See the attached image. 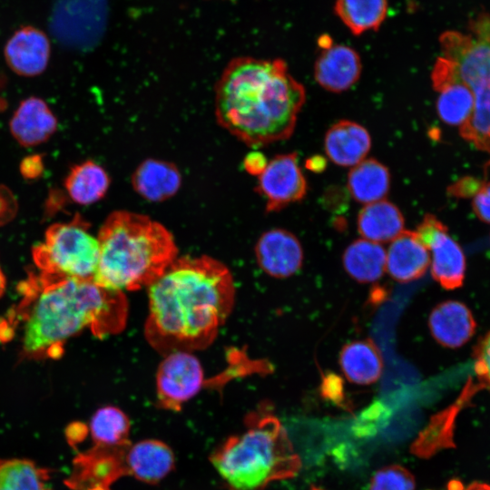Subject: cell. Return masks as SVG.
<instances>
[{"label":"cell","instance_id":"obj_1","mask_svg":"<svg viewBox=\"0 0 490 490\" xmlns=\"http://www.w3.org/2000/svg\"><path fill=\"white\" fill-rule=\"evenodd\" d=\"M147 289L145 338L163 356L209 347L235 301L230 271L207 256L177 258Z\"/></svg>","mask_w":490,"mask_h":490},{"label":"cell","instance_id":"obj_2","mask_svg":"<svg viewBox=\"0 0 490 490\" xmlns=\"http://www.w3.org/2000/svg\"><path fill=\"white\" fill-rule=\"evenodd\" d=\"M306 91L281 59L230 61L215 87L220 127L250 147L286 140L294 132Z\"/></svg>","mask_w":490,"mask_h":490},{"label":"cell","instance_id":"obj_3","mask_svg":"<svg viewBox=\"0 0 490 490\" xmlns=\"http://www.w3.org/2000/svg\"><path fill=\"white\" fill-rule=\"evenodd\" d=\"M34 292L23 327V351L27 356H58L68 338L84 328L97 338L123 330L128 317L124 292L93 280L43 275Z\"/></svg>","mask_w":490,"mask_h":490},{"label":"cell","instance_id":"obj_4","mask_svg":"<svg viewBox=\"0 0 490 490\" xmlns=\"http://www.w3.org/2000/svg\"><path fill=\"white\" fill-rule=\"evenodd\" d=\"M93 281L106 289L133 291L155 282L178 258L172 234L149 216L115 211L102 224Z\"/></svg>","mask_w":490,"mask_h":490},{"label":"cell","instance_id":"obj_5","mask_svg":"<svg viewBox=\"0 0 490 490\" xmlns=\"http://www.w3.org/2000/svg\"><path fill=\"white\" fill-rule=\"evenodd\" d=\"M246 428L227 438L211 462L230 490H263L269 484L293 477L301 462L285 428L268 409L251 412Z\"/></svg>","mask_w":490,"mask_h":490},{"label":"cell","instance_id":"obj_6","mask_svg":"<svg viewBox=\"0 0 490 490\" xmlns=\"http://www.w3.org/2000/svg\"><path fill=\"white\" fill-rule=\"evenodd\" d=\"M100 255L97 237L79 215L68 223L48 228L44 240L33 250L34 260L44 275L93 280Z\"/></svg>","mask_w":490,"mask_h":490},{"label":"cell","instance_id":"obj_7","mask_svg":"<svg viewBox=\"0 0 490 490\" xmlns=\"http://www.w3.org/2000/svg\"><path fill=\"white\" fill-rule=\"evenodd\" d=\"M442 57L453 67L457 78L471 89L490 80V13L473 17L467 32L447 31L439 38Z\"/></svg>","mask_w":490,"mask_h":490},{"label":"cell","instance_id":"obj_8","mask_svg":"<svg viewBox=\"0 0 490 490\" xmlns=\"http://www.w3.org/2000/svg\"><path fill=\"white\" fill-rule=\"evenodd\" d=\"M71 476L65 484L73 490H111L123 476H135L132 443L119 446L93 445L73 462Z\"/></svg>","mask_w":490,"mask_h":490},{"label":"cell","instance_id":"obj_9","mask_svg":"<svg viewBox=\"0 0 490 490\" xmlns=\"http://www.w3.org/2000/svg\"><path fill=\"white\" fill-rule=\"evenodd\" d=\"M205 385L198 358L189 351L164 355L156 373V398L165 410L180 411Z\"/></svg>","mask_w":490,"mask_h":490},{"label":"cell","instance_id":"obj_10","mask_svg":"<svg viewBox=\"0 0 490 490\" xmlns=\"http://www.w3.org/2000/svg\"><path fill=\"white\" fill-rule=\"evenodd\" d=\"M419 241L431 252V275L446 289L463 285L466 256L447 233V227L432 214H426L415 230Z\"/></svg>","mask_w":490,"mask_h":490},{"label":"cell","instance_id":"obj_11","mask_svg":"<svg viewBox=\"0 0 490 490\" xmlns=\"http://www.w3.org/2000/svg\"><path fill=\"white\" fill-rule=\"evenodd\" d=\"M255 191L266 201V211L275 212L300 201L308 191V184L296 152L276 155L258 176Z\"/></svg>","mask_w":490,"mask_h":490},{"label":"cell","instance_id":"obj_12","mask_svg":"<svg viewBox=\"0 0 490 490\" xmlns=\"http://www.w3.org/2000/svg\"><path fill=\"white\" fill-rule=\"evenodd\" d=\"M255 256L260 269L278 279L294 275L300 270L304 259L299 240L283 229L262 233L255 245Z\"/></svg>","mask_w":490,"mask_h":490},{"label":"cell","instance_id":"obj_13","mask_svg":"<svg viewBox=\"0 0 490 490\" xmlns=\"http://www.w3.org/2000/svg\"><path fill=\"white\" fill-rule=\"evenodd\" d=\"M50 42L46 34L34 26H24L16 31L5 47L8 66L22 76L42 74L49 62Z\"/></svg>","mask_w":490,"mask_h":490},{"label":"cell","instance_id":"obj_14","mask_svg":"<svg viewBox=\"0 0 490 490\" xmlns=\"http://www.w3.org/2000/svg\"><path fill=\"white\" fill-rule=\"evenodd\" d=\"M362 70L358 54L346 45L323 49L314 65L317 83L331 93H342L359 79Z\"/></svg>","mask_w":490,"mask_h":490},{"label":"cell","instance_id":"obj_15","mask_svg":"<svg viewBox=\"0 0 490 490\" xmlns=\"http://www.w3.org/2000/svg\"><path fill=\"white\" fill-rule=\"evenodd\" d=\"M428 327L438 344L456 348L474 336L476 322L466 305L456 300H447L436 305L430 312Z\"/></svg>","mask_w":490,"mask_h":490},{"label":"cell","instance_id":"obj_16","mask_svg":"<svg viewBox=\"0 0 490 490\" xmlns=\"http://www.w3.org/2000/svg\"><path fill=\"white\" fill-rule=\"evenodd\" d=\"M430 252L419 241L416 231L404 230L386 252V270L391 278L407 283L422 278L430 266Z\"/></svg>","mask_w":490,"mask_h":490},{"label":"cell","instance_id":"obj_17","mask_svg":"<svg viewBox=\"0 0 490 490\" xmlns=\"http://www.w3.org/2000/svg\"><path fill=\"white\" fill-rule=\"evenodd\" d=\"M324 148L334 163L353 167L365 160L371 148V137L367 129L358 122L341 120L327 131Z\"/></svg>","mask_w":490,"mask_h":490},{"label":"cell","instance_id":"obj_18","mask_svg":"<svg viewBox=\"0 0 490 490\" xmlns=\"http://www.w3.org/2000/svg\"><path fill=\"white\" fill-rule=\"evenodd\" d=\"M9 126L12 135L21 145L34 146L54 133L57 120L44 101L29 97L21 102Z\"/></svg>","mask_w":490,"mask_h":490},{"label":"cell","instance_id":"obj_19","mask_svg":"<svg viewBox=\"0 0 490 490\" xmlns=\"http://www.w3.org/2000/svg\"><path fill=\"white\" fill-rule=\"evenodd\" d=\"M181 184L175 164L162 160L146 159L132 175L133 190L144 200L161 202L174 196Z\"/></svg>","mask_w":490,"mask_h":490},{"label":"cell","instance_id":"obj_20","mask_svg":"<svg viewBox=\"0 0 490 490\" xmlns=\"http://www.w3.org/2000/svg\"><path fill=\"white\" fill-rule=\"evenodd\" d=\"M481 388L478 383L469 377L456 401L432 417L429 426L416 442V452L422 456H429L441 448L455 446L453 430L456 417Z\"/></svg>","mask_w":490,"mask_h":490},{"label":"cell","instance_id":"obj_21","mask_svg":"<svg viewBox=\"0 0 490 490\" xmlns=\"http://www.w3.org/2000/svg\"><path fill=\"white\" fill-rule=\"evenodd\" d=\"M338 361L346 378L358 385L377 382L384 368L380 350L368 338L346 344L341 348Z\"/></svg>","mask_w":490,"mask_h":490},{"label":"cell","instance_id":"obj_22","mask_svg":"<svg viewBox=\"0 0 490 490\" xmlns=\"http://www.w3.org/2000/svg\"><path fill=\"white\" fill-rule=\"evenodd\" d=\"M357 224L364 239L381 243L397 237L404 230L405 220L400 210L384 199L366 204L358 212Z\"/></svg>","mask_w":490,"mask_h":490},{"label":"cell","instance_id":"obj_23","mask_svg":"<svg viewBox=\"0 0 490 490\" xmlns=\"http://www.w3.org/2000/svg\"><path fill=\"white\" fill-rule=\"evenodd\" d=\"M390 173L376 159H365L348 175V190L358 202L368 204L384 200L390 189Z\"/></svg>","mask_w":490,"mask_h":490},{"label":"cell","instance_id":"obj_24","mask_svg":"<svg viewBox=\"0 0 490 490\" xmlns=\"http://www.w3.org/2000/svg\"><path fill=\"white\" fill-rule=\"evenodd\" d=\"M347 273L361 283L379 279L386 270V250L377 242L359 239L351 242L342 255Z\"/></svg>","mask_w":490,"mask_h":490},{"label":"cell","instance_id":"obj_25","mask_svg":"<svg viewBox=\"0 0 490 490\" xmlns=\"http://www.w3.org/2000/svg\"><path fill=\"white\" fill-rule=\"evenodd\" d=\"M111 183L107 172L97 162L87 160L74 165L64 186L70 198L80 205H90L102 200Z\"/></svg>","mask_w":490,"mask_h":490},{"label":"cell","instance_id":"obj_26","mask_svg":"<svg viewBox=\"0 0 490 490\" xmlns=\"http://www.w3.org/2000/svg\"><path fill=\"white\" fill-rule=\"evenodd\" d=\"M51 470L25 458L0 459V490H53Z\"/></svg>","mask_w":490,"mask_h":490},{"label":"cell","instance_id":"obj_27","mask_svg":"<svg viewBox=\"0 0 490 490\" xmlns=\"http://www.w3.org/2000/svg\"><path fill=\"white\" fill-rule=\"evenodd\" d=\"M387 0H336L335 12L356 35L377 30L384 21Z\"/></svg>","mask_w":490,"mask_h":490},{"label":"cell","instance_id":"obj_28","mask_svg":"<svg viewBox=\"0 0 490 490\" xmlns=\"http://www.w3.org/2000/svg\"><path fill=\"white\" fill-rule=\"evenodd\" d=\"M131 423L127 415L113 406H105L93 415L89 432L93 445L119 446L129 443Z\"/></svg>","mask_w":490,"mask_h":490},{"label":"cell","instance_id":"obj_29","mask_svg":"<svg viewBox=\"0 0 490 490\" xmlns=\"http://www.w3.org/2000/svg\"><path fill=\"white\" fill-rule=\"evenodd\" d=\"M475 104L469 119L460 126L461 136L478 149L490 152V80L472 88Z\"/></svg>","mask_w":490,"mask_h":490},{"label":"cell","instance_id":"obj_30","mask_svg":"<svg viewBox=\"0 0 490 490\" xmlns=\"http://www.w3.org/2000/svg\"><path fill=\"white\" fill-rule=\"evenodd\" d=\"M438 93L436 112L440 119L449 125H463L474 109L475 96L472 89L459 81Z\"/></svg>","mask_w":490,"mask_h":490},{"label":"cell","instance_id":"obj_31","mask_svg":"<svg viewBox=\"0 0 490 490\" xmlns=\"http://www.w3.org/2000/svg\"><path fill=\"white\" fill-rule=\"evenodd\" d=\"M369 490H415V478L399 465L387 466L374 474Z\"/></svg>","mask_w":490,"mask_h":490},{"label":"cell","instance_id":"obj_32","mask_svg":"<svg viewBox=\"0 0 490 490\" xmlns=\"http://www.w3.org/2000/svg\"><path fill=\"white\" fill-rule=\"evenodd\" d=\"M473 358L478 384L490 391V330L475 346Z\"/></svg>","mask_w":490,"mask_h":490},{"label":"cell","instance_id":"obj_33","mask_svg":"<svg viewBox=\"0 0 490 490\" xmlns=\"http://www.w3.org/2000/svg\"><path fill=\"white\" fill-rule=\"evenodd\" d=\"M320 393L328 400L336 404L342 403L344 393L341 378L333 373L325 375L320 385Z\"/></svg>","mask_w":490,"mask_h":490},{"label":"cell","instance_id":"obj_34","mask_svg":"<svg viewBox=\"0 0 490 490\" xmlns=\"http://www.w3.org/2000/svg\"><path fill=\"white\" fill-rule=\"evenodd\" d=\"M472 207L479 220L490 223V181L485 182L474 196Z\"/></svg>","mask_w":490,"mask_h":490},{"label":"cell","instance_id":"obj_35","mask_svg":"<svg viewBox=\"0 0 490 490\" xmlns=\"http://www.w3.org/2000/svg\"><path fill=\"white\" fill-rule=\"evenodd\" d=\"M484 183L485 181H482L477 178L466 177L450 185L447 189V192L451 196L458 198L474 197Z\"/></svg>","mask_w":490,"mask_h":490},{"label":"cell","instance_id":"obj_36","mask_svg":"<svg viewBox=\"0 0 490 490\" xmlns=\"http://www.w3.org/2000/svg\"><path fill=\"white\" fill-rule=\"evenodd\" d=\"M268 162H269L263 153L260 152H251L245 156L243 167L248 173L259 176L265 170Z\"/></svg>","mask_w":490,"mask_h":490},{"label":"cell","instance_id":"obj_37","mask_svg":"<svg viewBox=\"0 0 490 490\" xmlns=\"http://www.w3.org/2000/svg\"><path fill=\"white\" fill-rule=\"evenodd\" d=\"M15 208V199L12 192L7 188L0 185V220L14 214Z\"/></svg>","mask_w":490,"mask_h":490},{"label":"cell","instance_id":"obj_38","mask_svg":"<svg viewBox=\"0 0 490 490\" xmlns=\"http://www.w3.org/2000/svg\"><path fill=\"white\" fill-rule=\"evenodd\" d=\"M43 169L42 160L38 155H33L24 160L21 164V172L24 177H37Z\"/></svg>","mask_w":490,"mask_h":490},{"label":"cell","instance_id":"obj_39","mask_svg":"<svg viewBox=\"0 0 490 490\" xmlns=\"http://www.w3.org/2000/svg\"><path fill=\"white\" fill-rule=\"evenodd\" d=\"M88 431L84 424L77 422L67 426L65 436L69 444L75 446L85 438Z\"/></svg>","mask_w":490,"mask_h":490},{"label":"cell","instance_id":"obj_40","mask_svg":"<svg viewBox=\"0 0 490 490\" xmlns=\"http://www.w3.org/2000/svg\"><path fill=\"white\" fill-rule=\"evenodd\" d=\"M305 166L313 172H322L327 168V159L321 155H313L306 160Z\"/></svg>","mask_w":490,"mask_h":490},{"label":"cell","instance_id":"obj_41","mask_svg":"<svg viewBox=\"0 0 490 490\" xmlns=\"http://www.w3.org/2000/svg\"><path fill=\"white\" fill-rule=\"evenodd\" d=\"M447 490H465V486L462 481L455 478L448 482Z\"/></svg>","mask_w":490,"mask_h":490},{"label":"cell","instance_id":"obj_42","mask_svg":"<svg viewBox=\"0 0 490 490\" xmlns=\"http://www.w3.org/2000/svg\"><path fill=\"white\" fill-rule=\"evenodd\" d=\"M318 44L322 49H326L333 45V43L328 35H323L319 38Z\"/></svg>","mask_w":490,"mask_h":490},{"label":"cell","instance_id":"obj_43","mask_svg":"<svg viewBox=\"0 0 490 490\" xmlns=\"http://www.w3.org/2000/svg\"><path fill=\"white\" fill-rule=\"evenodd\" d=\"M5 287V278L0 269V295L3 293Z\"/></svg>","mask_w":490,"mask_h":490},{"label":"cell","instance_id":"obj_44","mask_svg":"<svg viewBox=\"0 0 490 490\" xmlns=\"http://www.w3.org/2000/svg\"><path fill=\"white\" fill-rule=\"evenodd\" d=\"M311 490H321V489H318V488H316V487H313Z\"/></svg>","mask_w":490,"mask_h":490}]
</instances>
